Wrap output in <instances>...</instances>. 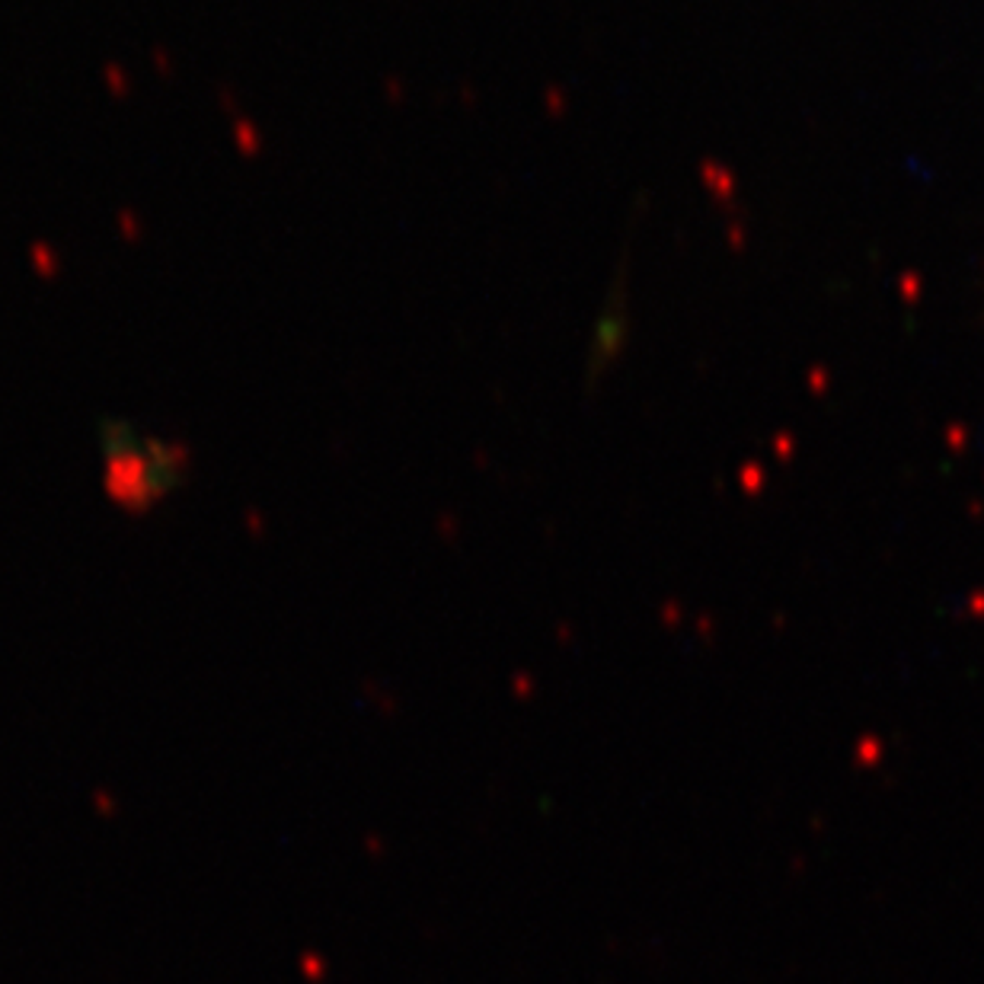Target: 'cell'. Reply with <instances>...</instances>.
<instances>
[{"label": "cell", "mask_w": 984, "mask_h": 984, "mask_svg": "<svg viewBox=\"0 0 984 984\" xmlns=\"http://www.w3.org/2000/svg\"><path fill=\"white\" fill-rule=\"evenodd\" d=\"M106 486L131 509L161 502L186 471V451L129 426L106 428Z\"/></svg>", "instance_id": "1"}]
</instances>
